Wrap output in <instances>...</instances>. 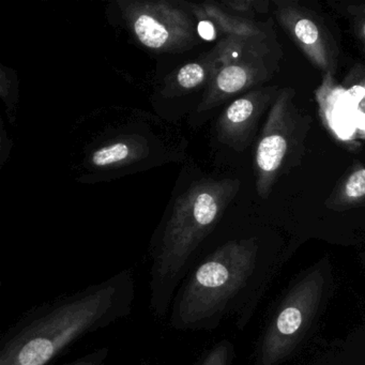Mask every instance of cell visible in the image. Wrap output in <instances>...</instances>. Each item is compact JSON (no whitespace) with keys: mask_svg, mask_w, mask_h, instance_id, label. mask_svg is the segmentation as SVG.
<instances>
[{"mask_svg":"<svg viewBox=\"0 0 365 365\" xmlns=\"http://www.w3.org/2000/svg\"><path fill=\"white\" fill-rule=\"evenodd\" d=\"M135 296L133 272L125 269L31 307L1 335L0 365H50L80 339L127 318Z\"/></svg>","mask_w":365,"mask_h":365,"instance_id":"6da1fadb","label":"cell"},{"mask_svg":"<svg viewBox=\"0 0 365 365\" xmlns=\"http://www.w3.org/2000/svg\"><path fill=\"white\" fill-rule=\"evenodd\" d=\"M238 179H202L181 194L153 241L149 268L151 313L165 318L202 245L215 232L239 190Z\"/></svg>","mask_w":365,"mask_h":365,"instance_id":"7a4b0ae2","label":"cell"},{"mask_svg":"<svg viewBox=\"0 0 365 365\" xmlns=\"http://www.w3.org/2000/svg\"><path fill=\"white\" fill-rule=\"evenodd\" d=\"M257 239H232L200 254L177 289L168 324L182 332L211 331L245 289L257 264Z\"/></svg>","mask_w":365,"mask_h":365,"instance_id":"3957f363","label":"cell"},{"mask_svg":"<svg viewBox=\"0 0 365 365\" xmlns=\"http://www.w3.org/2000/svg\"><path fill=\"white\" fill-rule=\"evenodd\" d=\"M311 127V116L297 102L296 91L279 88L254 151L255 187L260 198H268L277 181L301 163Z\"/></svg>","mask_w":365,"mask_h":365,"instance_id":"277c9868","label":"cell"},{"mask_svg":"<svg viewBox=\"0 0 365 365\" xmlns=\"http://www.w3.org/2000/svg\"><path fill=\"white\" fill-rule=\"evenodd\" d=\"M121 16L138 41L155 53H183L198 44L197 25L179 3L118 0Z\"/></svg>","mask_w":365,"mask_h":365,"instance_id":"5b68a950","label":"cell"},{"mask_svg":"<svg viewBox=\"0 0 365 365\" xmlns=\"http://www.w3.org/2000/svg\"><path fill=\"white\" fill-rule=\"evenodd\" d=\"M324 286V270L315 268L290 288L264 333L262 364H275L296 349L317 313Z\"/></svg>","mask_w":365,"mask_h":365,"instance_id":"8992f818","label":"cell"},{"mask_svg":"<svg viewBox=\"0 0 365 365\" xmlns=\"http://www.w3.org/2000/svg\"><path fill=\"white\" fill-rule=\"evenodd\" d=\"M282 50L277 40L262 42L240 58L222 66L200 100L197 112H208L230 98L264 86L279 70Z\"/></svg>","mask_w":365,"mask_h":365,"instance_id":"52a82bcc","label":"cell"},{"mask_svg":"<svg viewBox=\"0 0 365 365\" xmlns=\"http://www.w3.org/2000/svg\"><path fill=\"white\" fill-rule=\"evenodd\" d=\"M273 14L307 61L324 76H334L339 50L324 18L298 0H274Z\"/></svg>","mask_w":365,"mask_h":365,"instance_id":"ba28073f","label":"cell"},{"mask_svg":"<svg viewBox=\"0 0 365 365\" xmlns=\"http://www.w3.org/2000/svg\"><path fill=\"white\" fill-rule=\"evenodd\" d=\"M277 85L253 89L232 101L217 118V140L242 153L255 138L262 116L268 113L279 93Z\"/></svg>","mask_w":365,"mask_h":365,"instance_id":"9c48e42d","label":"cell"},{"mask_svg":"<svg viewBox=\"0 0 365 365\" xmlns=\"http://www.w3.org/2000/svg\"><path fill=\"white\" fill-rule=\"evenodd\" d=\"M185 9L197 18L207 19L224 35L245 39H274L277 38L270 22L259 23L230 14L215 1L202 4L181 3Z\"/></svg>","mask_w":365,"mask_h":365,"instance_id":"30bf717a","label":"cell"},{"mask_svg":"<svg viewBox=\"0 0 365 365\" xmlns=\"http://www.w3.org/2000/svg\"><path fill=\"white\" fill-rule=\"evenodd\" d=\"M222 67L212 50L202 54L200 58L187 63L166 76L162 93L164 97L173 98L187 95L208 86Z\"/></svg>","mask_w":365,"mask_h":365,"instance_id":"8fae6325","label":"cell"},{"mask_svg":"<svg viewBox=\"0 0 365 365\" xmlns=\"http://www.w3.org/2000/svg\"><path fill=\"white\" fill-rule=\"evenodd\" d=\"M329 210L344 212L365 207V164L354 161L324 202Z\"/></svg>","mask_w":365,"mask_h":365,"instance_id":"7c38bea8","label":"cell"},{"mask_svg":"<svg viewBox=\"0 0 365 365\" xmlns=\"http://www.w3.org/2000/svg\"><path fill=\"white\" fill-rule=\"evenodd\" d=\"M144 143L135 138H120L100 147L91 153V165L100 170L119 168L142 159L146 153Z\"/></svg>","mask_w":365,"mask_h":365,"instance_id":"4fadbf2b","label":"cell"},{"mask_svg":"<svg viewBox=\"0 0 365 365\" xmlns=\"http://www.w3.org/2000/svg\"><path fill=\"white\" fill-rule=\"evenodd\" d=\"M234 346L227 339H222L200 354L194 365H232Z\"/></svg>","mask_w":365,"mask_h":365,"instance_id":"5bb4252c","label":"cell"},{"mask_svg":"<svg viewBox=\"0 0 365 365\" xmlns=\"http://www.w3.org/2000/svg\"><path fill=\"white\" fill-rule=\"evenodd\" d=\"M225 8L226 11L238 14V16L254 20L256 14H268L270 11L269 1H257V0H223L219 4Z\"/></svg>","mask_w":365,"mask_h":365,"instance_id":"9a60e30c","label":"cell"},{"mask_svg":"<svg viewBox=\"0 0 365 365\" xmlns=\"http://www.w3.org/2000/svg\"><path fill=\"white\" fill-rule=\"evenodd\" d=\"M344 12L365 54V1L346 4Z\"/></svg>","mask_w":365,"mask_h":365,"instance_id":"2e32d148","label":"cell"},{"mask_svg":"<svg viewBox=\"0 0 365 365\" xmlns=\"http://www.w3.org/2000/svg\"><path fill=\"white\" fill-rule=\"evenodd\" d=\"M108 354H110V349L108 347L98 348L63 365H104L108 360Z\"/></svg>","mask_w":365,"mask_h":365,"instance_id":"e0dca14e","label":"cell"},{"mask_svg":"<svg viewBox=\"0 0 365 365\" xmlns=\"http://www.w3.org/2000/svg\"><path fill=\"white\" fill-rule=\"evenodd\" d=\"M1 84H0V91H1V97H3L4 102H5L6 106H8V114L9 113H14L12 110V80L10 78V76H7L6 73V68H1Z\"/></svg>","mask_w":365,"mask_h":365,"instance_id":"ac0fdd59","label":"cell"},{"mask_svg":"<svg viewBox=\"0 0 365 365\" xmlns=\"http://www.w3.org/2000/svg\"><path fill=\"white\" fill-rule=\"evenodd\" d=\"M197 33L200 37L206 40H213L217 38V27L211 21L207 19L197 18Z\"/></svg>","mask_w":365,"mask_h":365,"instance_id":"d6986e66","label":"cell"}]
</instances>
